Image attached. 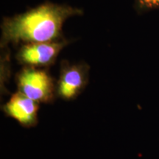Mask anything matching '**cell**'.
<instances>
[{
    "label": "cell",
    "instance_id": "6da1fadb",
    "mask_svg": "<svg viewBox=\"0 0 159 159\" xmlns=\"http://www.w3.org/2000/svg\"><path fill=\"white\" fill-rule=\"evenodd\" d=\"M81 9L47 2L23 13L4 18L1 25V48L9 43L48 42L63 39V24L69 18L80 16Z\"/></svg>",
    "mask_w": 159,
    "mask_h": 159
},
{
    "label": "cell",
    "instance_id": "7a4b0ae2",
    "mask_svg": "<svg viewBox=\"0 0 159 159\" xmlns=\"http://www.w3.org/2000/svg\"><path fill=\"white\" fill-rule=\"evenodd\" d=\"M19 92L35 102L50 104L55 101L56 83L47 69L24 66L16 76Z\"/></svg>",
    "mask_w": 159,
    "mask_h": 159
},
{
    "label": "cell",
    "instance_id": "3957f363",
    "mask_svg": "<svg viewBox=\"0 0 159 159\" xmlns=\"http://www.w3.org/2000/svg\"><path fill=\"white\" fill-rule=\"evenodd\" d=\"M69 43V40L63 39L48 42L23 43L18 49L16 58L23 66L47 69L54 64Z\"/></svg>",
    "mask_w": 159,
    "mask_h": 159
},
{
    "label": "cell",
    "instance_id": "277c9868",
    "mask_svg": "<svg viewBox=\"0 0 159 159\" xmlns=\"http://www.w3.org/2000/svg\"><path fill=\"white\" fill-rule=\"evenodd\" d=\"M90 66L85 63H71L61 61L59 77L56 83V95L65 101L74 100L89 83Z\"/></svg>",
    "mask_w": 159,
    "mask_h": 159
},
{
    "label": "cell",
    "instance_id": "5b68a950",
    "mask_svg": "<svg viewBox=\"0 0 159 159\" xmlns=\"http://www.w3.org/2000/svg\"><path fill=\"white\" fill-rule=\"evenodd\" d=\"M39 103L21 93L12 94L9 100L2 107L6 116L15 119L24 128H33L39 122Z\"/></svg>",
    "mask_w": 159,
    "mask_h": 159
},
{
    "label": "cell",
    "instance_id": "8992f818",
    "mask_svg": "<svg viewBox=\"0 0 159 159\" xmlns=\"http://www.w3.org/2000/svg\"><path fill=\"white\" fill-rule=\"evenodd\" d=\"M135 7L139 13L159 10V0H135Z\"/></svg>",
    "mask_w": 159,
    "mask_h": 159
}]
</instances>
